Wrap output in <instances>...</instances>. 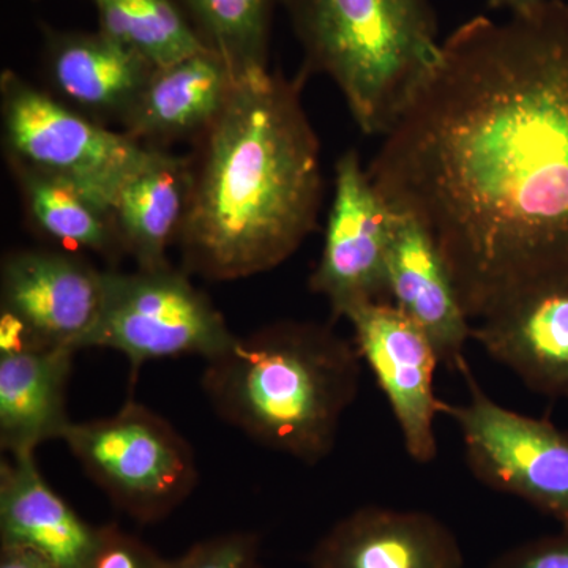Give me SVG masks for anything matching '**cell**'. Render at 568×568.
<instances>
[{
    "mask_svg": "<svg viewBox=\"0 0 568 568\" xmlns=\"http://www.w3.org/2000/svg\"><path fill=\"white\" fill-rule=\"evenodd\" d=\"M366 170L432 235L470 321L567 283L568 2L459 24Z\"/></svg>",
    "mask_w": 568,
    "mask_h": 568,
    "instance_id": "6da1fadb",
    "label": "cell"
},
{
    "mask_svg": "<svg viewBox=\"0 0 568 568\" xmlns=\"http://www.w3.org/2000/svg\"><path fill=\"white\" fill-rule=\"evenodd\" d=\"M306 77L239 74L226 106L201 134L179 246L189 274L235 282L274 271L315 231L321 145L302 103Z\"/></svg>",
    "mask_w": 568,
    "mask_h": 568,
    "instance_id": "7a4b0ae2",
    "label": "cell"
},
{
    "mask_svg": "<svg viewBox=\"0 0 568 568\" xmlns=\"http://www.w3.org/2000/svg\"><path fill=\"white\" fill-rule=\"evenodd\" d=\"M362 366L332 325L280 321L235 335L205 361L201 386L216 416L253 443L316 466L334 452Z\"/></svg>",
    "mask_w": 568,
    "mask_h": 568,
    "instance_id": "3957f363",
    "label": "cell"
},
{
    "mask_svg": "<svg viewBox=\"0 0 568 568\" xmlns=\"http://www.w3.org/2000/svg\"><path fill=\"white\" fill-rule=\"evenodd\" d=\"M304 50L302 73H323L358 129L383 136L439 54L432 0H280Z\"/></svg>",
    "mask_w": 568,
    "mask_h": 568,
    "instance_id": "277c9868",
    "label": "cell"
},
{
    "mask_svg": "<svg viewBox=\"0 0 568 568\" xmlns=\"http://www.w3.org/2000/svg\"><path fill=\"white\" fill-rule=\"evenodd\" d=\"M62 440L85 476L119 510L142 525L173 514L200 478L185 437L136 402L125 403L111 417L71 422Z\"/></svg>",
    "mask_w": 568,
    "mask_h": 568,
    "instance_id": "5b68a950",
    "label": "cell"
},
{
    "mask_svg": "<svg viewBox=\"0 0 568 568\" xmlns=\"http://www.w3.org/2000/svg\"><path fill=\"white\" fill-rule=\"evenodd\" d=\"M0 97L13 166L74 183L111 211L123 183L151 155L149 145L100 125L14 71H2Z\"/></svg>",
    "mask_w": 568,
    "mask_h": 568,
    "instance_id": "8992f818",
    "label": "cell"
},
{
    "mask_svg": "<svg viewBox=\"0 0 568 568\" xmlns=\"http://www.w3.org/2000/svg\"><path fill=\"white\" fill-rule=\"evenodd\" d=\"M465 403L440 399V414L457 425L465 463L477 481L518 497L568 528V432L549 418L528 416L497 403L462 368Z\"/></svg>",
    "mask_w": 568,
    "mask_h": 568,
    "instance_id": "52a82bcc",
    "label": "cell"
},
{
    "mask_svg": "<svg viewBox=\"0 0 568 568\" xmlns=\"http://www.w3.org/2000/svg\"><path fill=\"white\" fill-rule=\"evenodd\" d=\"M235 338L211 298L168 265L132 274L104 272L102 312L82 349L125 355L133 372L163 358L209 361Z\"/></svg>",
    "mask_w": 568,
    "mask_h": 568,
    "instance_id": "ba28073f",
    "label": "cell"
},
{
    "mask_svg": "<svg viewBox=\"0 0 568 568\" xmlns=\"http://www.w3.org/2000/svg\"><path fill=\"white\" fill-rule=\"evenodd\" d=\"M104 272L58 250L11 253L0 275V351H81L102 312Z\"/></svg>",
    "mask_w": 568,
    "mask_h": 568,
    "instance_id": "9c48e42d",
    "label": "cell"
},
{
    "mask_svg": "<svg viewBox=\"0 0 568 568\" xmlns=\"http://www.w3.org/2000/svg\"><path fill=\"white\" fill-rule=\"evenodd\" d=\"M394 212L351 149L335 166V193L323 253L310 275V291L323 295L334 320L357 306L388 302L386 260Z\"/></svg>",
    "mask_w": 568,
    "mask_h": 568,
    "instance_id": "30bf717a",
    "label": "cell"
},
{
    "mask_svg": "<svg viewBox=\"0 0 568 568\" xmlns=\"http://www.w3.org/2000/svg\"><path fill=\"white\" fill-rule=\"evenodd\" d=\"M345 317L362 361L386 396L407 455L418 465L435 462L440 414L435 372L440 361L432 339L390 302L357 306Z\"/></svg>",
    "mask_w": 568,
    "mask_h": 568,
    "instance_id": "8fae6325",
    "label": "cell"
},
{
    "mask_svg": "<svg viewBox=\"0 0 568 568\" xmlns=\"http://www.w3.org/2000/svg\"><path fill=\"white\" fill-rule=\"evenodd\" d=\"M465 551L443 519L424 510L364 506L338 519L308 568H465Z\"/></svg>",
    "mask_w": 568,
    "mask_h": 568,
    "instance_id": "7c38bea8",
    "label": "cell"
},
{
    "mask_svg": "<svg viewBox=\"0 0 568 568\" xmlns=\"http://www.w3.org/2000/svg\"><path fill=\"white\" fill-rule=\"evenodd\" d=\"M394 212L386 260L388 302L432 339L440 365L462 372L473 325L446 261L428 231Z\"/></svg>",
    "mask_w": 568,
    "mask_h": 568,
    "instance_id": "4fadbf2b",
    "label": "cell"
},
{
    "mask_svg": "<svg viewBox=\"0 0 568 568\" xmlns=\"http://www.w3.org/2000/svg\"><path fill=\"white\" fill-rule=\"evenodd\" d=\"M473 339L534 394L568 402V282L477 321Z\"/></svg>",
    "mask_w": 568,
    "mask_h": 568,
    "instance_id": "5bb4252c",
    "label": "cell"
},
{
    "mask_svg": "<svg viewBox=\"0 0 568 568\" xmlns=\"http://www.w3.org/2000/svg\"><path fill=\"white\" fill-rule=\"evenodd\" d=\"M235 80L230 63L209 48L155 69L123 115V133L138 142L201 136L226 106Z\"/></svg>",
    "mask_w": 568,
    "mask_h": 568,
    "instance_id": "9a60e30c",
    "label": "cell"
},
{
    "mask_svg": "<svg viewBox=\"0 0 568 568\" xmlns=\"http://www.w3.org/2000/svg\"><path fill=\"white\" fill-rule=\"evenodd\" d=\"M41 476L36 454L9 455L0 465V547L40 552L62 568H84L99 538Z\"/></svg>",
    "mask_w": 568,
    "mask_h": 568,
    "instance_id": "2e32d148",
    "label": "cell"
},
{
    "mask_svg": "<svg viewBox=\"0 0 568 568\" xmlns=\"http://www.w3.org/2000/svg\"><path fill=\"white\" fill-rule=\"evenodd\" d=\"M69 347H17L0 351V447L7 455L36 454L63 439L73 355Z\"/></svg>",
    "mask_w": 568,
    "mask_h": 568,
    "instance_id": "e0dca14e",
    "label": "cell"
},
{
    "mask_svg": "<svg viewBox=\"0 0 568 568\" xmlns=\"http://www.w3.org/2000/svg\"><path fill=\"white\" fill-rule=\"evenodd\" d=\"M52 84L81 110L122 121L153 73L151 63L103 32L44 33Z\"/></svg>",
    "mask_w": 568,
    "mask_h": 568,
    "instance_id": "ac0fdd59",
    "label": "cell"
},
{
    "mask_svg": "<svg viewBox=\"0 0 568 568\" xmlns=\"http://www.w3.org/2000/svg\"><path fill=\"white\" fill-rule=\"evenodd\" d=\"M193 192V162L152 148L144 164L115 197L112 215L123 253L138 268L168 267V250L179 242Z\"/></svg>",
    "mask_w": 568,
    "mask_h": 568,
    "instance_id": "d6986e66",
    "label": "cell"
},
{
    "mask_svg": "<svg viewBox=\"0 0 568 568\" xmlns=\"http://www.w3.org/2000/svg\"><path fill=\"white\" fill-rule=\"evenodd\" d=\"M33 224L55 244L104 257L123 253L111 209L74 183L13 166Z\"/></svg>",
    "mask_w": 568,
    "mask_h": 568,
    "instance_id": "ffe728a7",
    "label": "cell"
},
{
    "mask_svg": "<svg viewBox=\"0 0 568 568\" xmlns=\"http://www.w3.org/2000/svg\"><path fill=\"white\" fill-rule=\"evenodd\" d=\"M99 31L140 55L153 69L205 50L174 0H92Z\"/></svg>",
    "mask_w": 568,
    "mask_h": 568,
    "instance_id": "44dd1931",
    "label": "cell"
},
{
    "mask_svg": "<svg viewBox=\"0 0 568 568\" xmlns=\"http://www.w3.org/2000/svg\"><path fill=\"white\" fill-rule=\"evenodd\" d=\"M209 50L234 73L268 69L272 24L280 0H174Z\"/></svg>",
    "mask_w": 568,
    "mask_h": 568,
    "instance_id": "7402d4cb",
    "label": "cell"
},
{
    "mask_svg": "<svg viewBox=\"0 0 568 568\" xmlns=\"http://www.w3.org/2000/svg\"><path fill=\"white\" fill-rule=\"evenodd\" d=\"M260 552L257 534L230 532L193 545L164 568H261Z\"/></svg>",
    "mask_w": 568,
    "mask_h": 568,
    "instance_id": "603a6c76",
    "label": "cell"
},
{
    "mask_svg": "<svg viewBox=\"0 0 568 568\" xmlns=\"http://www.w3.org/2000/svg\"><path fill=\"white\" fill-rule=\"evenodd\" d=\"M166 559L140 538L115 525L100 526L99 538L84 568H164Z\"/></svg>",
    "mask_w": 568,
    "mask_h": 568,
    "instance_id": "cb8c5ba5",
    "label": "cell"
},
{
    "mask_svg": "<svg viewBox=\"0 0 568 568\" xmlns=\"http://www.w3.org/2000/svg\"><path fill=\"white\" fill-rule=\"evenodd\" d=\"M487 568H568V528L504 549Z\"/></svg>",
    "mask_w": 568,
    "mask_h": 568,
    "instance_id": "d4e9b609",
    "label": "cell"
},
{
    "mask_svg": "<svg viewBox=\"0 0 568 568\" xmlns=\"http://www.w3.org/2000/svg\"><path fill=\"white\" fill-rule=\"evenodd\" d=\"M0 568H62L40 552L21 547H0Z\"/></svg>",
    "mask_w": 568,
    "mask_h": 568,
    "instance_id": "484cf974",
    "label": "cell"
},
{
    "mask_svg": "<svg viewBox=\"0 0 568 568\" xmlns=\"http://www.w3.org/2000/svg\"><path fill=\"white\" fill-rule=\"evenodd\" d=\"M544 2V0H487V7L491 11H514L523 7L534 6V3Z\"/></svg>",
    "mask_w": 568,
    "mask_h": 568,
    "instance_id": "4316f807",
    "label": "cell"
},
{
    "mask_svg": "<svg viewBox=\"0 0 568 568\" xmlns=\"http://www.w3.org/2000/svg\"><path fill=\"white\" fill-rule=\"evenodd\" d=\"M261 568H263V567H261Z\"/></svg>",
    "mask_w": 568,
    "mask_h": 568,
    "instance_id": "83f0119b",
    "label": "cell"
}]
</instances>
